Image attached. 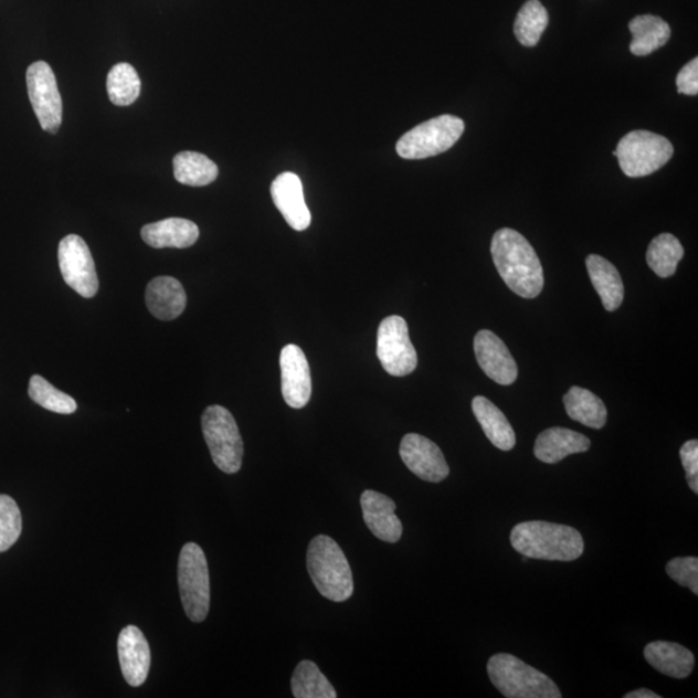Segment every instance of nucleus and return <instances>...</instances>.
<instances>
[{"instance_id":"f257e3e1","label":"nucleus","mask_w":698,"mask_h":698,"mask_svg":"<svg viewBox=\"0 0 698 698\" xmlns=\"http://www.w3.org/2000/svg\"><path fill=\"white\" fill-rule=\"evenodd\" d=\"M490 253L500 277L511 292L527 299H535L542 293V264L522 234L510 228L497 231L491 240Z\"/></svg>"},{"instance_id":"f03ea898","label":"nucleus","mask_w":698,"mask_h":698,"mask_svg":"<svg viewBox=\"0 0 698 698\" xmlns=\"http://www.w3.org/2000/svg\"><path fill=\"white\" fill-rule=\"evenodd\" d=\"M515 551L528 559L573 561L582 557L585 543L579 530L549 521H524L512 530Z\"/></svg>"},{"instance_id":"7ed1b4c3","label":"nucleus","mask_w":698,"mask_h":698,"mask_svg":"<svg viewBox=\"0 0 698 698\" xmlns=\"http://www.w3.org/2000/svg\"><path fill=\"white\" fill-rule=\"evenodd\" d=\"M307 567L318 593L331 602H346L353 594V575L343 550L329 536L309 543Z\"/></svg>"},{"instance_id":"20e7f679","label":"nucleus","mask_w":698,"mask_h":698,"mask_svg":"<svg viewBox=\"0 0 698 698\" xmlns=\"http://www.w3.org/2000/svg\"><path fill=\"white\" fill-rule=\"evenodd\" d=\"M488 675L493 686L507 698H561L556 681L512 655L491 656Z\"/></svg>"},{"instance_id":"39448f33","label":"nucleus","mask_w":698,"mask_h":698,"mask_svg":"<svg viewBox=\"0 0 698 698\" xmlns=\"http://www.w3.org/2000/svg\"><path fill=\"white\" fill-rule=\"evenodd\" d=\"M202 431L218 468L230 475L239 473L244 459V442L231 412L220 405L209 406L202 414Z\"/></svg>"},{"instance_id":"423d86ee","label":"nucleus","mask_w":698,"mask_h":698,"mask_svg":"<svg viewBox=\"0 0 698 698\" xmlns=\"http://www.w3.org/2000/svg\"><path fill=\"white\" fill-rule=\"evenodd\" d=\"M674 155L673 144L649 131L627 134L618 142L613 156L618 158L621 170L628 178H643L663 169Z\"/></svg>"},{"instance_id":"0eeeda50","label":"nucleus","mask_w":698,"mask_h":698,"mask_svg":"<svg viewBox=\"0 0 698 698\" xmlns=\"http://www.w3.org/2000/svg\"><path fill=\"white\" fill-rule=\"evenodd\" d=\"M181 603L189 620L202 622L210 610V573L207 557L199 544L181 549L178 567Z\"/></svg>"},{"instance_id":"6e6552de","label":"nucleus","mask_w":698,"mask_h":698,"mask_svg":"<svg viewBox=\"0 0 698 698\" xmlns=\"http://www.w3.org/2000/svg\"><path fill=\"white\" fill-rule=\"evenodd\" d=\"M465 133V123L458 117L440 116L429 119L398 141V155L404 159H424L445 154Z\"/></svg>"},{"instance_id":"1a4fd4ad","label":"nucleus","mask_w":698,"mask_h":698,"mask_svg":"<svg viewBox=\"0 0 698 698\" xmlns=\"http://www.w3.org/2000/svg\"><path fill=\"white\" fill-rule=\"evenodd\" d=\"M377 355L383 369L393 377L412 374L419 356L409 337L408 324L400 316H390L379 325Z\"/></svg>"},{"instance_id":"9d476101","label":"nucleus","mask_w":698,"mask_h":698,"mask_svg":"<svg viewBox=\"0 0 698 698\" xmlns=\"http://www.w3.org/2000/svg\"><path fill=\"white\" fill-rule=\"evenodd\" d=\"M27 85L30 103L43 131L57 134L63 123V101L52 67L36 62L28 67Z\"/></svg>"},{"instance_id":"9b49d317","label":"nucleus","mask_w":698,"mask_h":698,"mask_svg":"<svg viewBox=\"0 0 698 698\" xmlns=\"http://www.w3.org/2000/svg\"><path fill=\"white\" fill-rule=\"evenodd\" d=\"M59 264L67 286L83 298H94L98 277L93 254L82 237L70 234L60 242Z\"/></svg>"},{"instance_id":"f8f14e48","label":"nucleus","mask_w":698,"mask_h":698,"mask_svg":"<svg viewBox=\"0 0 698 698\" xmlns=\"http://www.w3.org/2000/svg\"><path fill=\"white\" fill-rule=\"evenodd\" d=\"M400 457L406 467L429 483H442L450 476L442 450L430 438L419 434H408L401 440Z\"/></svg>"},{"instance_id":"ddd939ff","label":"nucleus","mask_w":698,"mask_h":698,"mask_svg":"<svg viewBox=\"0 0 698 698\" xmlns=\"http://www.w3.org/2000/svg\"><path fill=\"white\" fill-rule=\"evenodd\" d=\"M281 389L288 406L305 408L313 394V381L305 352L298 346L287 345L281 351Z\"/></svg>"},{"instance_id":"4468645a","label":"nucleus","mask_w":698,"mask_h":698,"mask_svg":"<svg viewBox=\"0 0 698 698\" xmlns=\"http://www.w3.org/2000/svg\"><path fill=\"white\" fill-rule=\"evenodd\" d=\"M476 360L485 374L498 384L510 385L518 379V366L495 332L482 330L474 340Z\"/></svg>"},{"instance_id":"2eb2a0df","label":"nucleus","mask_w":698,"mask_h":698,"mask_svg":"<svg viewBox=\"0 0 698 698\" xmlns=\"http://www.w3.org/2000/svg\"><path fill=\"white\" fill-rule=\"evenodd\" d=\"M272 200L293 230L306 231L310 225V212L305 200L298 174L284 172L271 186Z\"/></svg>"},{"instance_id":"dca6fc26","label":"nucleus","mask_w":698,"mask_h":698,"mask_svg":"<svg viewBox=\"0 0 698 698\" xmlns=\"http://www.w3.org/2000/svg\"><path fill=\"white\" fill-rule=\"evenodd\" d=\"M118 657L124 677L131 687L146 683L150 670V648L146 636L136 626H127L118 637Z\"/></svg>"},{"instance_id":"f3484780","label":"nucleus","mask_w":698,"mask_h":698,"mask_svg":"<svg viewBox=\"0 0 698 698\" xmlns=\"http://www.w3.org/2000/svg\"><path fill=\"white\" fill-rule=\"evenodd\" d=\"M361 508L370 532L379 540L389 543L401 540L402 524L394 514L396 504L390 497L374 490H366L361 496Z\"/></svg>"},{"instance_id":"a211bd4d","label":"nucleus","mask_w":698,"mask_h":698,"mask_svg":"<svg viewBox=\"0 0 698 698\" xmlns=\"http://www.w3.org/2000/svg\"><path fill=\"white\" fill-rule=\"evenodd\" d=\"M149 313L158 320L171 321L184 313L187 294L177 278L162 276L151 279L146 293Z\"/></svg>"},{"instance_id":"6ab92c4d","label":"nucleus","mask_w":698,"mask_h":698,"mask_svg":"<svg viewBox=\"0 0 698 698\" xmlns=\"http://www.w3.org/2000/svg\"><path fill=\"white\" fill-rule=\"evenodd\" d=\"M591 442L585 435L563 427H552L538 435L535 445L537 459L549 465H556L568 455L585 453L590 450Z\"/></svg>"},{"instance_id":"aec40b11","label":"nucleus","mask_w":698,"mask_h":698,"mask_svg":"<svg viewBox=\"0 0 698 698\" xmlns=\"http://www.w3.org/2000/svg\"><path fill=\"white\" fill-rule=\"evenodd\" d=\"M141 237L154 248H187L199 240L200 230L191 220L170 218L144 226Z\"/></svg>"},{"instance_id":"412c9836","label":"nucleus","mask_w":698,"mask_h":698,"mask_svg":"<svg viewBox=\"0 0 698 698\" xmlns=\"http://www.w3.org/2000/svg\"><path fill=\"white\" fill-rule=\"evenodd\" d=\"M644 657L658 673L674 679H686L695 667L692 652L678 643L652 642L644 648Z\"/></svg>"},{"instance_id":"4be33fe9","label":"nucleus","mask_w":698,"mask_h":698,"mask_svg":"<svg viewBox=\"0 0 698 698\" xmlns=\"http://www.w3.org/2000/svg\"><path fill=\"white\" fill-rule=\"evenodd\" d=\"M586 267L591 283L601 297L604 308L609 313L620 308L624 302L625 290L617 268L599 255L588 256Z\"/></svg>"},{"instance_id":"5701e85b","label":"nucleus","mask_w":698,"mask_h":698,"mask_svg":"<svg viewBox=\"0 0 698 698\" xmlns=\"http://www.w3.org/2000/svg\"><path fill=\"white\" fill-rule=\"evenodd\" d=\"M473 411L484 434L493 445L504 452L514 450L515 431L506 415L491 401L484 396H476L473 400Z\"/></svg>"},{"instance_id":"b1692460","label":"nucleus","mask_w":698,"mask_h":698,"mask_svg":"<svg viewBox=\"0 0 698 698\" xmlns=\"http://www.w3.org/2000/svg\"><path fill=\"white\" fill-rule=\"evenodd\" d=\"M633 34V42L630 44V52L635 56H648L652 52L662 49L671 36L669 24L662 18L654 14H642L636 17L628 24Z\"/></svg>"},{"instance_id":"393cba45","label":"nucleus","mask_w":698,"mask_h":698,"mask_svg":"<svg viewBox=\"0 0 698 698\" xmlns=\"http://www.w3.org/2000/svg\"><path fill=\"white\" fill-rule=\"evenodd\" d=\"M569 419L583 424V426L601 430L605 426L606 408L604 402L581 387H572L563 398Z\"/></svg>"},{"instance_id":"a878e982","label":"nucleus","mask_w":698,"mask_h":698,"mask_svg":"<svg viewBox=\"0 0 698 698\" xmlns=\"http://www.w3.org/2000/svg\"><path fill=\"white\" fill-rule=\"evenodd\" d=\"M173 174L180 184L204 187L216 180L219 170L209 157L197 151H181L173 158Z\"/></svg>"},{"instance_id":"bb28decb","label":"nucleus","mask_w":698,"mask_h":698,"mask_svg":"<svg viewBox=\"0 0 698 698\" xmlns=\"http://www.w3.org/2000/svg\"><path fill=\"white\" fill-rule=\"evenodd\" d=\"M683 256H685V248L680 241L670 233H663L652 240L647 252V263L658 277L667 278L677 272Z\"/></svg>"},{"instance_id":"cd10ccee","label":"nucleus","mask_w":698,"mask_h":698,"mask_svg":"<svg viewBox=\"0 0 698 698\" xmlns=\"http://www.w3.org/2000/svg\"><path fill=\"white\" fill-rule=\"evenodd\" d=\"M549 25V13L540 0H528L516 17L514 33L526 47H535Z\"/></svg>"},{"instance_id":"c85d7f7f","label":"nucleus","mask_w":698,"mask_h":698,"mask_svg":"<svg viewBox=\"0 0 698 698\" xmlns=\"http://www.w3.org/2000/svg\"><path fill=\"white\" fill-rule=\"evenodd\" d=\"M292 690L294 697L297 698H336V689L331 683L326 679L325 675L318 669V666L305 659L297 669H295L292 678Z\"/></svg>"},{"instance_id":"c756f323","label":"nucleus","mask_w":698,"mask_h":698,"mask_svg":"<svg viewBox=\"0 0 698 698\" xmlns=\"http://www.w3.org/2000/svg\"><path fill=\"white\" fill-rule=\"evenodd\" d=\"M106 89L110 102L118 106H128L138 101L141 81L138 72L130 64L120 63L112 67L106 80Z\"/></svg>"},{"instance_id":"7c9ffc66","label":"nucleus","mask_w":698,"mask_h":698,"mask_svg":"<svg viewBox=\"0 0 698 698\" xmlns=\"http://www.w3.org/2000/svg\"><path fill=\"white\" fill-rule=\"evenodd\" d=\"M29 396L35 404L52 413L73 414L77 411V402L70 394L55 389L41 376H34L30 379Z\"/></svg>"},{"instance_id":"2f4dec72","label":"nucleus","mask_w":698,"mask_h":698,"mask_svg":"<svg viewBox=\"0 0 698 698\" xmlns=\"http://www.w3.org/2000/svg\"><path fill=\"white\" fill-rule=\"evenodd\" d=\"M22 532L20 508L10 496L0 495V552L10 550Z\"/></svg>"},{"instance_id":"473e14b6","label":"nucleus","mask_w":698,"mask_h":698,"mask_svg":"<svg viewBox=\"0 0 698 698\" xmlns=\"http://www.w3.org/2000/svg\"><path fill=\"white\" fill-rule=\"evenodd\" d=\"M666 573L683 588L698 595V559L695 557L675 558L666 565Z\"/></svg>"},{"instance_id":"72a5a7b5","label":"nucleus","mask_w":698,"mask_h":698,"mask_svg":"<svg viewBox=\"0 0 698 698\" xmlns=\"http://www.w3.org/2000/svg\"><path fill=\"white\" fill-rule=\"evenodd\" d=\"M680 459L686 469L690 490L698 495V442L689 440L680 447Z\"/></svg>"},{"instance_id":"f704fd0d","label":"nucleus","mask_w":698,"mask_h":698,"mask_svg":"<svg viewBox=\"0 0 698 698\" xmlns=\"http://www.w3.org/2000/svg\"><path fill=\"white\" fill-rule=\"evenodd\" d=\"M678 93L688 96L698 94V59L695 57L681 67L677 77Z\"/></svg>"},{"instance_id":"c9c22d12","label":"nucleus","mask_w":698,"mask_h":698,"mask_svg":"<svg viewBox=\"0 0 698 698\" xmlns=\"http://www.w3.org/2000/svg\"><path fill=\"white\" fill-rule=\"evenodd\" d=\"M624 698H662V696L652 692V690L647 688H641L625 695Z\"/></svg>"}]
</instances>
